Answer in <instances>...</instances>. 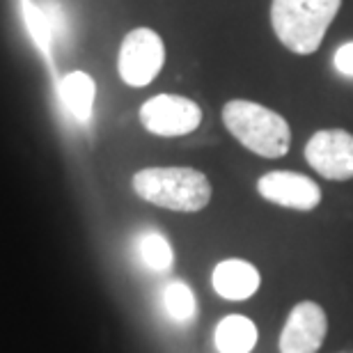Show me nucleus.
Masks as SVG:
<instances>
[{
	"label": "nucleus",
	"instance_id": "nucleus-9",
	"mask_svg": "<svg viewBox=\"0 0 353 353\" xmlns=\"http://www.w3.org/2000/svg\"><path fill=\"white\" fill-rule=\"evenodd\" d=\"M211 285L221 299L248 301L257 294L262 285V275L245 259H223L211 273Z\"/></svg>",
	"mask_w": 353,
	"mask_h": 353
},
{
	"label": "nucleus",
	"instance_id": "nucleus-15",
	"mask_svg": "<svg viewBox=\"0 0 353 353\" xmlns=\"http://www.w3.org/2000/svg\"><path fill=\"white\" fill-rule=\"evenodd\" d=\"M333 65L342 76H349L353 79V41L349 44H342L333 55Z\"/></svg>",
	"mask_w": 353,
	"mask_h": 353
},
{
	"label": "nucleus",
	"instance_id": "nucleus-12",
	"mask_svg": "<svg viewBox=\"0 0 353 353\" xmlns=\"http://www.w3.org/2000/svg\"><path fill=\"white\" fill-rule=\"evenodd\" d=\"M138 257L150 271H157V273H165L172 268L174 262V252H172V245L168 243V239L159 232H145V234L138 236Z\"/></svg>",
	"mask_w": 353,
	"mask_h": 353
},
{
	"label": "nucleus",
	"instance_id": "nucleus-5",
	"mask_svg": "<svg viewBox=\"0 0 353 353\" xmlns=\"http://www.w3.org/2000/svg\"><path fill=\"white\" fill-rule=\"evenodd\" d=\"M140 122L154 136L176 138L193 133L202 122V108L193 99L179 94H157L140 108Z\"/></svg>",
	"mask_w": 353,
	"mask_h": 353
},
{
	"label": "nucleus",
	"instance_id": "nucleus-3",
	"mask_svg": "<svg viewBox=\"0 0 353 353\" xmlns=\"http://www.w3.org/2000/svg\"><path fill=\"white\" fill-rule=\"evenodd\" d=\"M223 122L232 136L257 157L280 159L292 145V129L287 119L262 103L234 99L225 103Z\"/></svg>",
	"mask_w": 353,
	"mask_h": 353
},
{
	"label": "nucleus",
	"instance_id": "nucleus-10",
	"mask_svg": "<svg viewBox=\"0 0 353 353\" xmlns=\"http://www.w3.org/2000/svg\"><path fill=\"white\" fill-rule=\"evenodd\" d=\"M58 94L62 105L69 110V115L79 122H90L92 108H94V99H97V85L94 79L85 72H72L60 81Z\"/></svg>",
	"mask_w": 353,
	"mask_h": 353
},
{
	"label": "nucleus",
	"instance_id": "nucleus-8",
	"mask_svg": "<svg viewBox=\"0 0 353 353\" xmlns=\"http://www.w3.org/2000/svg\"><path fill=\"white\" fill-rule=\"evenodd\" d=\"M257 193L271 204L296 211H312L321 202V188L314 179L289 170H273L259 176Z\"/></svg>",
	"mask_w": 353,
	"mask_h": 353
},
{
	"label": "nucleus",
	"instance_id": "nucleus-7",
	"mask_svg": "<svg viewBox=\"0 0 353 353\" xmlns=\"http://www.w3.org/2000/svg\"><path fill=\"white\" fill-rule=\"evenodd\" d=\"M328 333V316L319 303L301 301L292 307L280 333V353H316Z\"/></svg>",
	"mask_w": 353,
	"mask_h": 353
},
{
	"label": "nucleus",
	"instance_id": "nucleus-14",
	"mask_svg": "<svg viewBox=\"0 0 353 353\" xmlns=\"http://www.w3.org/2000/svg\"><path fill=\"white\" fill-rule=\"evenodd\" d=\"M23 12H26V21L28 26H30V32L34 41L44 48V51H48V19L46 14L39 10L37 5H32L30 0H23Z\"/></svg>",
	"mask_w": 353,
	"mask_h": 353
},
{
	"label": "nucleus",
	"instance_id": "nucleus-1",
	"mask_svg": "<svg viewBox=\"0 0 353 353\" xmlns=\"http://www.w3.org/2000/svg\"><path fill=\"white\" fill-rule=\"evenodd\" d=\"M131 183L145 202L181 214H195L211 202V183L195 168H145L133 174Z\"/></svg>",
	"mask_w": 353,
	"mask_h": 353
},
{
	"label": "nucleus",
	"instance_id": "nucleus-2",
	"mask_svg": "<svg viewBox=\"0 0 353 353\" xmlns=\"http://www.w3.org/2000/svg\"><path fill=\"white\" fill-rule=\"evenodd\" d=\"M342 0H273V32L289 51L310 55L321 46Z\"/></svg>",
	"mask_w": 353,
	"mask_h": 353
},
{
	"label": "nucleus",
	"instance_id": "nucleus-11",
	"mask_svg": "<svg viewBox=\"0 0 353 353\" xmlns=\"http://www.w3.org/2000/svg\"><path fill=\"white\" fill-rule=\"evenodd\" d=\"M257 326L243 314H230L221 319L214 333L218 353H250L257 347Z\"/></svg>",
	"mask_w": 353,
	"mask_h": 353
},
{
	"label": "nucleus",
	"instance_id": "nucleus-6",
	"mask_svg": "<svg viewBox=\"0 0 353 353\" xmlns=\"http://www.w3.org/2000/svg\"><path fill=\"white\" fill-rule=\"evenodd\" d=\"M305 161L323 179H353V136L344 129L316 131L305 145Z\"/></svg>",
	"mask_w": 353,
	"mask_h": 353
},
{
	"label": "nucleus",
	"instance_id": "nucleus-13",
	"mask_svg": "<svg viewBox=\"0 0 353 353\" xmlns=\"http://www.w3.org/2000/svg\"><path fill=\"white\" fill-rule=\"evenodd\" d=\"M163 307L176 323H190L195 319V296L183 282H170L163 292Z\"/></svg>",
	"mask_w": 353,
	"mask_h": 353
},
{
	"label": "nucleus",
	"instance_id": "nucleus-4",
	"mask_svg": "<svg viewBox=\"0 0 353 353\" xmlns=\"http://www.w3.org/2000/svg\"><path fill=\"white\" fill-rule=\"evenodd\" d=\"M165 65L163 39L150 28H136L124 37L117 55V72L126 85L145 88Z\"/></svg>",
	"mask_w": 353,
	"mask_h": 353
}]
</instances>
